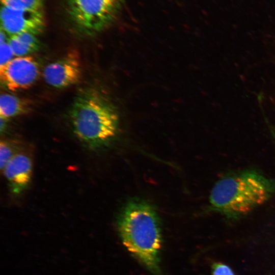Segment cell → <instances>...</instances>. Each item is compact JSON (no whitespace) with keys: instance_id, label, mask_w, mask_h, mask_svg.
Here are the masks:
<instances>
[{"instance_id":"1","label":"cell","mask_w":275,"mask_h":275,"mask_svg":"<svg viewBox=\"0 0 275 275\" xmlns=\"http://www.w3.org/2000/svg\"><path fill=\"white\" fill-rule=\"evenodd\" d=\"M117 227L127 251L154 275H163L160 268L162 234L159 218L153 207L134 199L121 210Z\"/></svg>"},{"instance_id":"2","label":"cell","mask_w":275,"mask_h":275,"mask_svg":"<svg viewBox=\"0 0 275 275\" xmlns=\"http://www.w3.org/2000/svg\"><path fill=\"white\" fill-rule=\"evenodd\" d=\"M274 191L273 180L254 171H244L218 180L211 190L209 203L212 210L236 218L264 204Z\"/></svg>"},{"instance_id":"3","label":"cell","mask_w":275,"mask_h":275,"mask_svg":"<svg viewBox=\"0 0 275 275\" xmlns=\"http://www.w3.org/2000/svg\"><path fill=\"white\" fill-rule=\"evenodd\" d=\"M69 118L75 135L92 149L106 145L117 132L118 117L115 108L105 96L93 89L78 92Z\"/></svg>"},{"instance_id":"4","label":"cell","mask_w":275,"mask_h":275,"mask_svg":"<svg viewBox=\"0 0 275 275\" xmlns=\"http://www.w3.org/2000/svg\"><path fill=\"white\" fill-rule=\"evenodd\" d=\"M124 0H69L71 18L82 31L98 33L113 23L121 11Z\"/></svg>"},{"instance_id":"5","label":"cell","mask_w":275,"mask_h":275,"mask_svg":"<svg viewBox=\"0 0 275 275\" xmlns=\"http://www.w3.org/2000/svg\"><path fill=\"white\" fill-rule=\"evenodd\" d=\"M39 75V64L31 56L18 57L0 67L1 82L12 91L29 88L37 81Z\"/></svg>"},{"instance_id":"6","label":"cell","mask_w":275,"mask_h":275,"mask_svg":"<svg viewBox=\"0 0 275 275\" xmlns=\"http://www.w3.org/2000/svg\"><path fill=\"white\" fill-rule=\"evenodd\" d=\"M1 30L11 36L30 33L37 35L43 32L45 19L42 12L18 10L2 6Z\"/></svg>"},{"instance_id":"7","label":"cell","mask_w":275,"mask_h":275,"mask_svg":"<svg viewBox=\"0 0 275 275\" xmlns=\"http://www.w3.org/2000/svg\"><path fill=\"white\" fill-rule=\"evenodd\" d=\"M42 74L46 82L54 88H66L76 84L81 76L77 52L71 51L61 59L48 64Z\"/></svg>"},{"instance_id":"8","label":"cell","mask_w":275,"mask_h":275,"mask_svg":"<svg viewBox=\"0 0 275 275\" xmlns=\"http://www.w3.org/2000/svg\"><path fill=\"white\" fill-rule=\"evenodd\" d=\"M31 158L22 153L16 154L3 170L10 189L20 194L29 185L32 174Z\"/></svg>"},{"instance_id":"9","label":"cell","mask_w":275,"mask_h":275,"mask_svg":"<svg viewBox=\"0 0 275 275\" xmlns=\"http://www.w3.org/2000/svg\"><path fill=\"white\" fill-rule=\"evenodd\" d=\"M31 103L28 100L7 93L1 94L0 98V116L5 119L28 113Z\"/></svg>"},{"instance_id":"10","label":"cell","mask_w":275,"mask_h":275,"mask_svg":"<svg viewBox=\"0 0 275 275\" xmlns=\"http://www.w3.org/2000/svg\"><path fill=\"white\" fill-rule=\"evenodd\" d=\"M8 42L14 55L22 57L39 50L40 44L35 35L21 33L11 36Z\"/></svg>"},{"instance_id":"11","label":"cell","mask_w":275,"mask_h":275,"mask_svg":"<svg viewBox=\"0 0 275 275\" xmlns=\"http://www.w3.org/2000/svg\"><path fill=\"white\" fill-rule=\"evenodd\" d=\"M3 6L18 10L42 12L44 0H1Z\"/></svg>"},{"instance_id":"12","label":"cell","mask_w":275,"mask_h":275,"mask_svg":"<svg viewBox=\"0 0 275 275\" xmlns=\"http://www.w3.org/2000/svg\"><path fill=\"white\" fill-rule=\"evenodd\" d=\"M11 145L6 141H1L0 143V166L3 171L6 165L16 154Z\"/></svg>"},{"instance_id":"13","label":"cell","mask_w":275,"mask_h":275,"mask_svg":"<svg viewBox=\"0 0 275 275\" xmlns=\"http://www.w3.org/2000/svg\"><path fill=\"white\" fill-rule=\"evenodd\" d=\"M14 53L8 42L6 41L1 43V66H2L9 61L13 57Z\"/></svg>"},{"instance_id":"14","label":"cell","mask_w":275,"mask_h":275,"mask_svg":"<svg viewBox=\"0 0 275 275\" xmlns=\"http://www.w3.org/2000/svg\"><path fill=\"white\" fill-rule=\"evenodd\" d=\"M212 275H234L231 269L222 263H215L212 267Z\"/></svg>"},{"instance_id":"15","label":"cell","mask_w":275,"mask_h":275,"mask_svg":"<svg viewBox=\"0 0 275 275\" xmlns=\"http://www.w3.org/2000/svg\"><path fill=\"white\" fill-rule=\"evenodd\" d=\"M271 133L273 138V140L275 144V127H272L271 129Z\"/></svg>"}]
</instances>
